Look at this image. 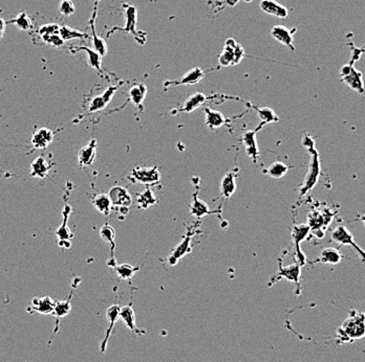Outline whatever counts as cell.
Returning a JSON list of instances; mask_svg holds the SVG:
<instances>
[{
    "instance_id": "29",
    "label": "cell",
    "mask_w": 365,
    "mask_h": 362,
    "mask_svg": "<svg viewBox=\"0 0 365 362\" xmlns=\"http://www.w3.org/2000/svg\"><path fill=\"white\" fill-rule=\"evenodd\" d=\"M120 317L124 321L125 325L129 327V330L135 334L141 335V331L137 329L135 326V318H134V312L131 308V305L125 306L121 308L120 310Z\"/></svg>"
},
{
    "instance_id": "44",
    "label": "cell",
    "mask_w": 365,
    "mask_h": 362,
    "mask_svg": "<svg viewBox=\"0 0 365 362\" xmlns=\"http://www.w3.org/2000/svg\"><path fill=\"white\" fill-rule=\"evenodd\" d=\"M75 11L76 7L72 0H62L60 5H59V12L65 17L72 16L75 13Z\"/></svg>"
},
{
    "instance_id": "33",
    "label": "cell",
    "mask_w": 365,
    "mask_h": 362,
    "mask_svg": "<svg viewBox=\"0 0 365 362\" xmlns=\"http://www.w3.org/2000/svg\"><path fill=\"white\" fill-rule=\"evenodd\" d=\"M288 171V167L282 161H275L265 170V174L274 179L283 178Z\"/></svg>"
},
{
    "instance_id": "27",
    "label": "cell",
    "mask_w": 365,
    "mask_h": 362,
    "mask_svg": "<svg viewBox=\"0 0 365 362\" xmlns=\"http://www.w3.org/2000/svg\"><path fill=\"white\" fill-rule=\"evenodd\" d=\"M147 94V88L145 85L138 84L134 85L129 90V99L135 107H140L145 101Z\"/></svg>"
},
{
    "instance_id": "20",
    "label": "cell",
    "mask_w": 365,
    "mask_h": 362,
    "mask_svg": "<svg viewBox=\"0 0 365 362\" xmlns=\"http://www.w3.org/2000/svg\"><path fill=\"white\" fill-rule=\"evenodd\" d=\"M342 257H343V255L338 248L328 247V248H324V251L321 252L320 256L317 258V260L314 261L313 263L319 262V263H322V264L336 265V264L341 262Z\"/></svg>"
},
{
    "instance_id": "3",
    "label": "cell",
    "mask_w": 365,
    "mask_h": 362,
    "mask_svg": "<svg viewBox=\"0 0 365 362\" xmlns=\"http://www.w3.org/2000/svg\"><path fill=\"white\" fill-rule=\"evenodd\" d=\"M335 211L328 208H313L308 214V225L311 228V232L318 239H322L325 235V230L329 227L335 216Z\"/></svg>"
},
{
    "instance_id": "32",
    "label": "cell",
    "mask_w": 365,
    "mask_h": 362,
    "mask_svg": "<svg viewBox=\"0 0 365 362\" xmlns=\"http://www.w3.org/2000/svg\"><path fill=\"white\" fill-rule=\"evenodd\" d=\"M256 111H257L258 117L260 119V125L257 128V130L264 125L278 122L279 118L276 115V113H275L273 109H271L269 107H261V108H256ZM257 130H255V131H257Z\"/></svg>"
},
{
    "instance_id": "42",
    "label": "cell",
    "mask_w": 365,
    "mask_h": 362,
    "mask_svg": "<svg viewBox=\"0 0 365 362\" xmlns=\"http://www.w3.org/2000/svg\"><path fill=\"white\" fill-rule=\"evenodd\" d=\"M59 31H60V27L56 23H48V24H44L42 27L39 28L38 30V34L42 37V36H48V35H55V34H59Z\"/></svg>"
},
{
    "instance_id": "41",
    "label": "cell",
    "mask_w": 365,
    "mask_h": 362,
    "mask_svg": "<svg viewBox=\"0 0 365 362\" xmlns=\"http://www.w3.org/2000/svg\"><path fill=\"white\" fill-rule=\"evenodd\" d=\"M100 236L104 241L112 245V256L114 258V252H115V237L116 231L110 225H104L100 230Z\"/></svg>"
},
{
    "instance_id": "5",
    "label": "cell",
    "mask_w": 365,
    "mask_h": 362,
    "mask_svg": "<svg viewBox=\"0 0 365 362\" xmlns=\"http://www.w3.org/2000/svg\"><path fill=\"white\" fill-rule=\"evenodd\" d=\"M311 234V228L308 224H294L292 227V241L295 244V258L296 263H298L300 266H304L307 263V256L304 253L301 251L300 243L303 242L305 239Z\"/></svg>"
},
{
    "instance_id": "8",
    "label": "cell",
    "mask_w": 365,
    "mask_h": 362,
    "mask_svg": "<svg viewBox=\"0 0 365 362\" xmlns=\"http://www.w3.org/2000/svg\"><path fill=\"white\" fill-rule=\"evenodd\" d=\"M300 275H301V266L298 263H294L288 266H283L282 261H279V271L272 279V282H276L280 279H285L292 283H295L298 289V294L300 293Z\"/></svg>"
},
{
    "instance_id": "37",
    "label": "cell",
    "mask_w": 365,
    "mask_h": 362,
    "mask_svg": "<svg viewBox=\"0 0 365 362\" xmlns=\"http://www.w3.org/2000/svg\"><path fill=\"white\" fill-rule=\"evenodd\" d=\"M137 201H138V204L141 206V208L148 209L149 206L157 203V198H156L155 194L152 193L151 189L147 188L146 191H144L141 194H139Z\"/></svg>"
},
{
    "instance_id": "31",
    "label": "cell",
    "mask_w": 365,
    "mask_h": 362,
    "mask_svg": "<svg viewBox=\"0 0 365 362\" xmlns=\"http://www.w3.org/2000/svg\"><path fill=\"white\" fill-rule=\"evenodd\" d=\"M236 189V182H235V175L234 173H228L223 178L222 183H220V194L225 198H230Z\"/></svg>"
},
{
    "instance_id": "47",
    "label": "cell",
    "mask_w": 365,
    "mask_h": 362,
    "mask_svg": "<svg viewBox=\"0 0 365 362\" xmlns=\"http://www.w3.org/2000/svg\"><path fill=\"white\" fill-rule=\"evenodd\" d=\"M360 220L363 222V224H364V226H365V216H362V217H360Z\"/></svg>"
},
{
    "instance_id": "36",
    "label": "cell",
    "mask_w": 365,
    "mask_h": 362,
    "mask_svg": "<svg viewBox=\"0 0 365 362\" xmlns=\"http://www.w3.org/2000/svg\"><path fill=\"white\" fill-rule=\"evenodd\" d=\"M91 30H92V45L93 48L97 53L101 56L104 57L107 54V44L103 38L97 35L96 29H95V22H91Z\"/></svg>"
},
{
    "instance_id": "11",
    "label": "cell",
    "mask_w": 365,
    "mask_h": 362,
    "mask_svg": "<svg viewBox=\"0 0 365 362\" xmlns=\"http://www.w3.org/2000/svg\"><path fill=\"white\" fill-rule=\"evenodd\" d=\"M117 90H118V86H109V87L103 93L100 94V96L92 98L88 105L89 112H96V111H99V110L105 108L108 103H110V101H112Z\"/></svg>"
},
{
    "instance_id": "23",
    "label": "cell",
    "mask_w": 365,
    "mask_h": 362,
    "mask_svg": "<svg viewBox=\"0 0 365 362\" xmlns=\"http://www.w3.org/2000/svg\"><path fill=\"white\" fill-rule=\"evenodd\" d=\"M206 100H207L206 96L202 92H197L194 94H191V96L185 101L184 105L179 110V112H186V113H190V112L194 111L195 109L200 108L203 103L206 102Z\"/></svg>"
},
{
    "instance_id": "14",
    "label": "cell",
    "mask_w": 365,
    "mask_h": 362,
    "mask_svg": "<svg viewBox=\"0 0 365 362\" xmlns=\"http://www.w3.org/2000/svg\"><path fill=\"white\" fill-rule=\"evenodd\" d=\"M243 144L244 145L245 152H247L248 156L253 159L254 162L257 161L259 157V150L256 141V131H247L243 134Z\"/></svg>"
},
{
    "instance_id": "26",
    "label": "cell",
    "mask_w": 365,
    "mask_h": 362,
    "mask_svg": "<svg viewBox=\"0 0 365 362\" xmlns=\"http://www.w3.org/2000/svg\"><path fill=\"white\" fill-rule=\"evenodd\" d=\"M85 51L86 53V59H87V63L91 68H95L96 71H98L99 72L102 71L101 70V63H102V57L97 53L95 49L89 48L87 46H79L77 48H75L73 51Z\"/></svg>"
},
{
    "instance_id": "45",
    "label": "cell",
    "mask_w": 365,
    "mask_h": 362,
    "mask_svg": "<svg viewBox=\"0 0 365 362\" xmlns=\"http://www.w3.org/2000/svg\"><path fill=\"white\" fill-rule=\"evenodd\" d=\"M5 28H6V22L2 18H0V40H1L4 36Z\"/></svg>"
},
{
    "instance_id": "18",
    "label": "cell",
    "mask_w": 365,
    "mask_h": 362,
    "mask_svg": "<svg viewBox=\"0 0 365 362\" xmlns=\"http://www.w3.org/2000/svg\"><path fill=\"white\" fill-rule=\"evenodd\" d=\"M120 310H121V308L119 307L118 305H114V306L109 307L107 309L106 317H107V320L109 322V327L106 331V336H105L103 342L100 344V349H101L102 353L105 352L106 347H107V342H108V339H109V336H110V334H112V331L114 329L115 324L119 320V318H120Z\"/></svg>"
},
{
    "instance_id": "13",
    "label": "cell",
    "mask_w": 365,
    "mask_h": 362,
    "mask_svg": "<svg viewBox=\"0 0 365 362\" xmlns=\"http://www.w3.org/2000/svg\"><path fill=\"white\" fill-rule=\"evenodd\" d=\"M203 76V72L199 67H195L187 72L181 79L176 81H168L165 83V87H170V86H180V85H194L199 83Z\"/></svg>"
},
{
    "instance_id": "7",
    "label": "cell",
    "mask_w": 365,
    "mask_h": 362,
    "mask_svg": "<svg viewBox=\"0 0 365 362\" xmlns=\"http://www.w3.org/2000/svg\"><path fill=\"white\" fill-rule=\"evenodd\" d=\"M160 172L157 167H137L131 171L130 179L132 182H140L144 184H156L160 180Z\"/></svg>"
},
{
    "instance_id": "21",
    "label": "cell",
    "mask_w": 365,
    "mask_h": 362,
    "mask_svg": "<svg viewBox=\"0 0 365 362\" xmlns=\"http://www.w3.org/2000/svg\"><path fill=\"white\" fill-rule=\"evenodd\" d=\"M125 28L121 29V31H124L126 33H130L133 36L137 37V19H138V11L137 8L131 5L125 6Z\"/></svg>"
},
{
    "instance_id": "16",
    "label": "cell",
    "mask_w": 365,
    "mask_h": 362,
    "mask_svg": "<svg viewBox=\"0 0 365 362\" xmlns=\"http://www.w3.org/2000/svg\"><path fill=\"white\" fill-rule=\"evenodd\" d=\"M259 6L265 13L278 17V18H286L288 15L287 8L275 0H261Z\"/></svg>"
},
{
    "instance_id": "4",
    "label": "cell",
    "mask_w": 365,
    "mask_h": 362,
    "mask_svg": "<svg viewBox=\"0 0 365 362\" xmlns=\"http://www.w3.org/2000/svg\"><path fill=\"white\" fill-rule=\"evenodd\" d=\"M359 57H360V51L354 48L351 61L346 65L342 66L341 71H340V76H341V81L349 86L351 89L365 96V85L363 82L362 72H359L358 70H356V67L354 65L355 61Z\"/></svg>"
},
{
    "instance_id": "22",
    "label": "cell",
    "mask_w": 365,
    "mask_h": 362,
    "mask_svg": "<svg viewBox=\"0 0 365 362\" xmlns=\"http://www.w3.org/2000/svg\"><path fill=\"white\" fill-rule=\"evenodd\" d=\"M205 113H206V125L210 130H215L217 128L223 127L227 122L224 114L219 111L206 108Z\"/></svg>"
},
{
    "instance_id": "40",
    "label": "cell",
    "mask_w": 365,
    "mask_h": 362,
    "mask_svg": "<svg viewBox=\"0 0 365 362\" xmlns=\"http://www.w3.org/2000/svg\"><path fill=\"white\" fill-rule=\"evenodd\" d=\"M71 298H72V295L67 300H61V301H57V303H55L54 313L56 314L58 320H59V318L66 316L67 314L71 312V310H72Z\"/></svg>"
},
{
    "instance_id": "24",
    "label": "cell",
    "mask_w": 365,
    "mask_h": 362,
    "mask_svg": "<svg viewBox=\"0 0 365 362\" xmlns=\"http://www.w3.org/2000/svg\"><path fill=\"white\" fill-rule=\"evenodd\" d=\"M32 308L39 313L50 314L54 312L55 303L50 297H35L32 300Z\"/></svg>"
},
{
    "instance_id": "17",
    "label": "cell",
    "mask_w": 365,
    "mask_h": 362,
    "mask_svg": "<svg viewBox=\"0 0 365 362\" xmlns=\"http://www.w3.org/2000/svg\"><path fill=\"white\" fill-rule=\"evenodd\" d=\"M97 142L92 140L89 144L84 145L78 153V161L81 167H88L96 158Z\"/></svg>"
},
{
    "instance_id": "9",
    "label": "cell",
    "mask_w": 365,
    "mask_h": 362,
    "mask_svg": "<svg viewBox=\"0 0 365 362\" xmlns=\"http://www.w3.org/2000/svg\"><path fill=\"white\" fill-rule=\"evenodd\" d=\"M108 196L110 198V201L113 203V206H118L120 210H128L132 203V198L130 194L122 186H114L110 188Z\"/></svg>"
},
{
    "instance_id": "34",
    "label": "cell",
    "mask_w": 365,
    "mask_h": 362,
    "mask_svg": "<svg viewBox=\"0 0 365 362\" xmlns=\"http://www.w3.org/2000/svg\"><path fill=\"white\" fill-rule=\"evenodd\" d=\"M59 35L61 36V38L63 39L64 42L71 41V40H75V39L89 38V36L87 35L86 33H83V32H81L79 30H75V29H72L70 27H66V25H63V27H60V31H59Z\"/></svg>"
},
{
    "instance_id": "38",
    "label": "cell",
    "mask_w": 365,
    "mask_h": 362,
    "mask_svg": "<svg viewBox=\"0 0 365 362\" xmlns=\"http://www.w3.org/2000/svg\"><path fill=\"white\" fill-rule=\"evenodd\" d=\"M140 268L139 267H133L129 264H122L116 266V270H117V274L123 280H129L131 279L134 273L137 272Z\"/></svg>"
},
{
    "instance_id": "39",
    "label": "cell",
    "mask_w": 365,
    "mask_h": 362,
    "mask_svg": "<svg viewBox=\"0 0 365 362\" xmlns=\"http://www.w3.org/2000/svg\"><path fill=\"white\" fill-rule=\"evenodd\" d=\"M70 212H71V211H69V212H67V214H66V209H65V213H64V222H63V224H62V226H61V227H59V228L57 229V236H58V238L60 239L61 242H62V241H65L66 244H67V242H71V239L74 237V236H73V234L71 232V230L69 229V227H66V222H67V219H69ZM61 242H60V243H61ZM67 245H69V247L71 246L70 244H67Z\"/></svg>"
},
{
    "instance_id": "46",
    "label": "cell",
    "mask_w": 365,
    "mask_h": 362,
    "mask_svg": "<svg viewBox=\"0 0 365 362\" xmlns=\"http://www.w3.org/2000/svg\"><path fill=\"white\" fill-rule=\"evenodd\" d=\"M101 1V0H95V10H93V16H92V20L90 22H95V18L97 16V7H98V3Z\"/></svg>"
},
{
    "instance_id": "1",
    "label": "cell",
    "mask_w": 365,
    "mask_h": 362,
    "mask_svg": "<svg viewBox=\"0 0 365 362\" xmlns=\"http://www.w3.org/2000/svg\"><path fill=\"white\" fill-rule=\"evenodd\" d=\"M302 145L309 152L310 162H309L308 174L304 178L303 184L299 188V196H298V200H297L296 202V208H299V205L301 201L304 199V197L316 186V184L318 183L319 177H320V173H321L319 153L316 149L315 142H314L313 137L308 134L304 135L303 140H302Z\"/></svg>"
},
{
    "instance_id": "15",
    "label": "cell",
    "mask_w": 365,
    "mask_h": 362,
    "mask_svg": "<svg viewBox=\"0 0 365 362\" xmlns=\"http://www.w3.org/2000/svg\"><path fill=\"white\" fill-rule=\"evenodd\" d=\"M54 133L47 128L39 129L32 136V145L35 149H45L53 142Z\"/></svg>"
},
{
    "instance_id": "6",
    "label": "cell",
    "mask_w": 365,
    "mask_h": 362,
    "mask_svg": "<svg viewBox=\"0 0 365 362\" xmlns=\"http://www.w3.org/2000/svg\"><path fill=\"white\" fill-rule=\"evenodd\" d=\"M332 240L336 243L340 244V246H351L355 249V252L358 253L362 262H365V251L355 242L354 236L351 231L347 229L344 225H338L332 232Z\"/></svg>"
},
{
    "instance_id": "12",
    "label": "cell",
    "mask_w": 365,
    "mask_h": 362,
    "mask_svg": "<svg viewBox=\"0 0 365 362\" xmlns=\"http://www.w3.org/2000/svg\"><path fill=\"white\" fill-rule=\"evenodd\" d=\"M294 33L295 30H290L284 27V25H276L271 31V35H272L275 40L282 43V44L294 50Z\"/></svg>"
},
{
    "instance_id": "30",
    "label": "cell",
    "mask_w": 365,
    "mask_h": 362,
    "mask_svg": "<svg viewBox=\"0 0 365 362\" xmlns=\"http://www.w3.org/2000/svg\"><path fill=\"white\" fill-rule=\"evenodd\" d=\"M190 212L191 214L193 215V216L195 217H203V216H206V215H209V214H213L214 212H212L209 210L208 205L199 199V196L198 194L195 193L193 196H192V204H191V208H190Z\"/></svg>"
},
{
    "instance_id": "10",
    "label": "cell",
    "mask_w": 365,
    "mask_h": 362,
    "mask_svg": "<svg viewBox=\"0 0 365 362\" xmlns=\"http://www.w3.org/2000/svg\"><path fill=\"white\" fill-rule=\"evenodd\" d=\"M236 45V43H234V46H230L229 42H226V47L224 53L222 54L219 58V62L223 66H229V65H235L239 63L243 56V51L241 48V46L234 48Z\"/></svg>"
},
{
    "instance_id": "2",
    "label": "cell",
    "mask_w": 365,
    "mask_h": 362,
    "mask_svg": "<svg viewBox=\"0 0 365 362\" xmlns=\"http://www.w3.org/2000/svg\"><path fill=\"white\" fill-rule=\"evenodd\" d=\"M363 337H365V313L353 310L349 318L337 331V342H352Z\"/></svg>"
},
{
    "instance_id": "25",
    "label": "cell",
    "mask_w": 365,
    "mask_h": 362,
    "mask_svg": "<svg viewBox=\"0 0 365 362\" xmlns=\"http://www.w3.org/2000/svg\"><path fill=\"white\" fill-rule=\"evenodd\" d=\"M50 168H52V165H49V162L44 157L40 156L34 160L32 163L31 176L44 178L47 175Z\"/></svg>"
},
{
    "instance_id": "35",
    "label": "cell",
    "mask_w": 365,
    "mask_h": 362,
    "mask_svg": "<svg viewBox=\"0 0 365 362\" xmlns=\"http://www.w3.org/2000/svg\"><path fill=\"white\" fill-rule=\"evenodd\" d=\"M10 23L14 24L17 29L24 32L30 31L33 28L32 19L30 18L27 12H21L20 14L17 15L14 19L10 21Z\"/></svg>"
},
{
    "instance_id": "19",
    "label": "cell",
    "mask_w": 365,
    "mask_h": 362,
    "mask_svg": "<svg viewBox=\"0 0 365 362\" xmlns=\"http://www.w3.org/2000/svg\"><path fill=\"white\" fill-rule=\"evenodd\" d=\"M190 252H191V236L188 235L186 238H184V240L179 245L175 246V248L168 257V263L172 266L175 265L179 262L180 258H182L184 255L189 253Z\"/></svg>"
},
{
    "instance_id": "28",
    "label": "cell",
    "mask_w": 365,
    "mask_h": 362,
    "mask_svg": "<svg viewBox=\"0 0 365 362\" xmlns=\"http://www.w3.org/2000/svg\"><path fill=\"white\" fill-rule=\"evenodd\" d=\"M92 204L95 208L105 216H108L110 211L113 209V203L110 201V198L106 194H99L92 200Z\"/></svg>"
},
{
    "instance_id": "43",
    "label": "cell",
    "mask_w": 365,
    "mask_h": 362,
    "mask_svg": "<svg viewBox=\"0 0 365 362\" xmlns=\"http://www.w3.org/2000/svg\"><path fill=\"white\" fill-rule=\"evenodd\" d=\"M41 39L42 41L45 42L47 45L54 46V47H61L64 44V41L59 34H55V35H48V36H42Z\"/></svg>"
}]
</instances>
